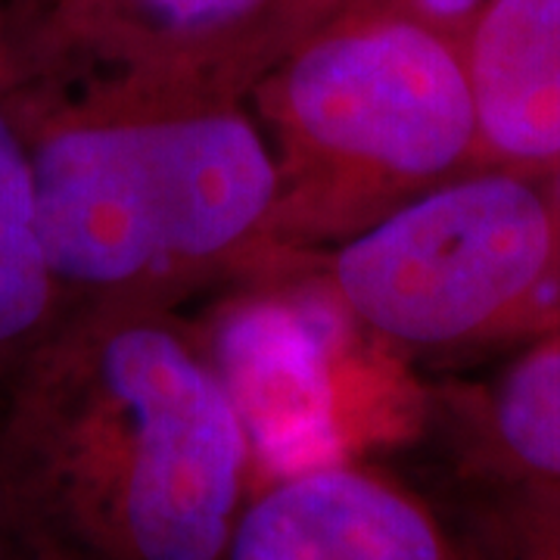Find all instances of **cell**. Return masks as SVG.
I'll return each instance as SVG.
<instances>
[{
	"instance_id": "5",
	"label": "cell",
	"mask_w": 560,
	"mask_h": 560,
	"mask_svg": "<svg viewBox=\"0 0 560 560\" xmlns=\"http://www.w3.org/2000/svg\"><path fill=\"white\" fill-rule=\"evenodd\" d=\"M346 0H7L22 81L249 101Z\"/></svg>"
},
{
	"instance_id": "10",
	"label": "cell",
	"mask_w": 560,
	"mask_h": 560,
	"mask_svg": "<svg viewBox=\"0 0 560 560\" xmlns=\"http://www.w3.org/2000/svg\"><path fill=\"white\" fill-rule=\"evenodd\" d=\"M460 523L489 560H560V492L460 477Z\"/></svg>"
},
{
	"instance_id": "4",
	"label": "cell",
	"mask_w": 560,
	"mask_h": 560,
	"mask_svg": "<svg viewBox=\"0 0 560 560\" xmlns=\"http://www.w3.org/2000/svg\"><path fill=\"white\" fill-rule=\"evenodd\" d=\"M320 256L330 300L401 352L517 349L560 324V212L548 178L464 172Z\"/></svg>"
},
{
	"instance_id": "13",
	"label": "cell",
	"mask_w": 560,
	"mask_h": 560,
	"mask_svg": "<svg viewBox=\"0 0 560 560\" xmlns=\"http://www.w3.org/2000/svg\"><path fill=\"white\" fill-rule=\"evenodd\" d=\"M0 560H22L16 551H13V545L7 541V536L0 533Z\"/></svg>"
},
{
	"instance_id": "11",
	"label": "cell",
	"mask_w": 560,
	"mask_h": 560,
	"mask_svg": "<svg viewBox=\"0 0 560 560\" xmlns=\"http://www.w3.org/2000/svg\"><path fill=\"white\" fill-rule=\"evenodd\" d=\"M486 0H346V7H368V10H386L401 13L411 20L427 22L433 28H442L448 35L460 38L467 22L477 16Z\"/></svg>"
},
{
	"instance_id": "6",
	"label": "cell",
	"mask_w": 560,
	"mask_h": 560,
	"mask_svg": "<svg viewBox=\"0 0 560 560\" xmlns=\"http://www.w3.org/2000/svg\"><path fill=\"white\" fill-rule=\"evenodd\" d=\"M221 560H489L411 482L352 458L256 486Z\"/></svg>"
},
{
	"instance_id": "3",
	"label": "cell",
	"mask_w": 560,
	"mask_h": 560,
	"mask_svg": "<svg viewBox=\"0 0 560 560\" xmlns=\"http://www.w3.org/2000/svg\"><path fill=\"white\" fill-rule=\"evenodd\" d=\"M249 106L278 165L261 268L320 256L474 172L460 38L401 13L342 7L253 88Z\"/></svg>"
},
{
	"instance_id": "9",
	"label": "cell",
	"mask_w": 560,
	"mask_h": 560,
	"mask_svg": "<svg viewBox=\"0 0 560 560\" xmlns=\"http://www.w3.org/2000/svg\"><path fill=\"white\" fill-rule=\"evenodd\" d=\"M16 84H0V393L66 312L40 237Z\"/></svg>"
},
{
	"instance_id": "8",
	"label": "cell",
	"mask_w": 560,
	"mask_h": 560,
	"mask_svg": "<svg viewBox=\"0 0 560 560\" xmlns=\"http://www.w3.org/2000/svg\"><path fill=\"white\" fill-rule=\"evenodd\" d=\"M427 408L448 436L455 474L560 492V324Z\"/></svg>"
},
{
	"instance_id": "2",
	"label": "cell",
	"mask_w": 560,
	"mask_h": 560,
	"mask_svg": "<svg viewBox=\"0 0 560 560\" xmlns=\"http://www.w3.org/2000/svg\"><path fill=\"white\" fill-rule=\"evenodd\" d=\"M62 302L172 305L261 268L278 165L249 101L16 84Z\"/></svg>"
},
{
	"instance_id": "1",
	"label": "cell",
	"mask_w": 560,
	"mask_h": 560,
	"mask_svg": "<svg viewBox=\"0 0 560 560\" xmlns=\"http://www.w3.org/2000/svg\"><path fill=\"white\" fill-rule=\"evenodd\" d=\"M249 492L241 411L172 305H69L0 393L22 560H221Z\"/></svg>"
},
{
	"instance_id": "7",
	"label": "cell",
	"mask_w": 560,
	"mask_h": 560,
	"mask_svg": "<svg viewBox=\"0 0 560 560\" xmlns=\"http://www.w3.org/2000/svg\"><path fill=\"white\" fill-rule=\"evenodd\" d=\"M474 168L551 178L560 168V0H486L460 32Z\"/></svg>"
},
{
	"instance_id": "12",
	"label": "cell",
	"mask_w": 560,
	"mask_h": 560,
	"mask_svg": "<svg viewBox=\"0 0 560 560\" xmlns=\"http://www.w3.org/2000/svg\"><path fill=\"white\" fill-rule=\"evenodd\" d=\"M20 62L10 38V16H7V0H0V84H20Z\"/></svg>"
},
{
	"instance_id": "14",
	"label": "cell",
	"mask_w": 560,
	"mask_h": 560,
	"mask_svg": "<svg viewBox=\"0 0 560 560\" xmlns=\"http://www.w3.org/2000/svg\"><path fill=\"white\" fill-rule=\"evenodd\" d=\"M548 187H551V197H555V206H558V212H560V168L548 178Z\"/></svg>"
}]
</instances>
